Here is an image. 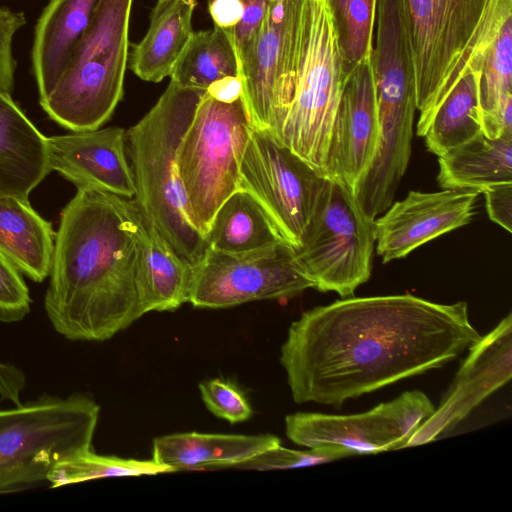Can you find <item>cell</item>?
<instances>
[{"label": "cell", "mask_w": 512, "mask_h": 512, "mask_svg": "<svg viewBox=\"0 0 512 512\" xmlns=\"http://www.w3.org/2000/svg\"><path fill=\"white\" fill-rule=\"evenodd\" d=\"M481 335L468 304L412 294L347 297L293 321L280 350L297 404L342 406L455 360Z\"/></svg>", "instance_id": "1"}, {"label": "cell", "mask_w": 512, "mask_h": 512, "mask_svg": "<svg viewBox=\"0 0 512 512\" xmlns=\"http://www.w3.org/2000/svg\"><path fill=\"white\" fill-rule=\"evenodd\" d=\"M144 219L132 199L81 188L61 212L44 307L71 341H105L142 317L136 273Z\"/></svg>", "instance_id": "2"}, {"label": "cell", "mask_w": 512, "mask_h": 512, "mask_svg": "<svg viewBox=\"0 0 512 512\" xmlns=\"http://www.w3.org/2000/svg\"><path fill=\"white\" fill-rule=\"evenodd\" d=\"M205 92L170 81L156 104L126 133L135 183L132 200L144 221L193 268L203 260L208 245L190 220L176 153Z\"/></svg>", "instance_id": "3"}, {"label": "cell", "mask_w": 512, "mask_h": 512, "mask_svg": "<svg viewBox=\"0 0 512 512\" xmlns=\"http://www.w3.org/2000/svg\"><path fill=\"white\" fill-rule=\"evenodd\" d=\"M413 61L417 135L512 14V0H400Z\"/></svg>", "instance_id": "4"}, {"label": "cell", "mask_w": 512, "mask_h": 512, "mask_svg": "<svg viewBox=\"0 0 512 512\" xmlns=\"http://www.w3.org/2000/svg\"><path fill=\"white\" fill-rule=\"evenodd\" d=\"M133 0H98L52 92L40 105L73 132L99 129L123 97Z\"/></svg>", "instance_id": "5"}, {"label": "cell", "mask_w": 512, "mask_h": 512, "mask_svg": "<svg viewBox=\"0 0 512 512\" xmlns=\"http://www.w3.org/2000/svg\"><path fill=\"white\" fill-rule=\"evenodd\" d=\"M100 406L88 394L44 393L0 409V494L47 482L55 464L92 448Z\"/></svg>", "instance_id": "6"}, {"label": "cell", "mask_w": 512, "mask_h": 512, "mask_svg": "<svg viewBox=\"0 0 512 512\" xmlns=\"http://www.w3.org/2000/svg\"><path fill=\"white\" fill-rule=\"evenodd\" d=\"M252 128L242 97L225 103L205 92L179 143L176 163L190 220L204 238L216 211L240 190Z\"/></svg>", "instance_id": "7"}, {"label": "cell", "mask_w": 512, "mask_h": 512, "mask_svg": "<svg viewBox=\"0 0 512 512\" xmlns=\"http://www.w3.org/2000/svg\"><path fill=\"white\" fill-rule=\"evenodd\" d=\"M343 81L339 52L324 0H303L295 88L279 140L323 177Z\"/></svg>", "instance_id": "8"}, {"label": "cell", "mask_w": 512, "mask_h": 512, "mask_svg": "<svg viewBox=\"0 0 512 512\" xmlns=\"http://www.w3.org/2000/svg\"><path fill=\"white\" fill-rule=\"evenodd\" d=\"M375 241L374 220L364 214L352 191L338 180L325 178L294 254L315 289L347 298L371 276Z\"/></svg>", "instance_id": "9"}, {"label": "cell", "mask_w": 512, "mask_h": 512, "mask_svg": "<svg viewBox=\"0 0 512 512\" xmlns=\"http://www.w3.org/2000/svg\"><path fill=\"white\" fill-rule=\"evenodd\" d=\"M324 181L271 132L252 128L240 162V189L254 197L294 250L301 246Z\"/></svg>", "instance_id": "10"}, {"label": "cell", "mask_w": 512, "mask_h": 512, "mask_svg": "<svg viewBox=\"0 0 512 512\" xmlns=\"http://www.w3.org/2000/svg\"><path fill=\"white\" fill-rule=\"evenodd\" d=\"M303 0H270L251 58L239 75L254 128L278 139L296 82Z\"/></svg>", "instance_id": "11"}, {"label": "cell", "mask_w": 512, "mask_h": 512, "mask_svg": "<svg viewBox=\"0 0 512 512\" xmlns=\"http://www.w3.org/2000/svg\"><path fill=\"white\" fill-rule=\"evenodd\" d=\"M309 288H314L313 281L285 242L239 254L208 249L194 268L189 303L228 308L257 300L289 299Z\"/></svg>", "instance_id": "12"}, {"label": "cell", "mask_w": 512, "mask_h": 512, "mask_svg": "<svg viewBox=\"0 0 512 512\" xmlns=\"http://www.w3.org/2000/svg\"><path fill=\"white\" fill-rule=\"evenodd\" d=\"M454 380L433 415L408 441L407 447L434 441L453 430L512 377V314L508 313L468 349Z\"/></svg>", "instance_id": "13"}, {"label": "cell", "mask_w": 512, "mask_h": 512, "mask_svg": "<svg viewBox=\"0 0 512 512\" xmlns=\"http://www.w3.org/2000/svg\"><path fill=\"white\" fill-rule=\"evenodd\" d=\"M480 193L475 189L409 191L374 220L376 251L382 262L404 258L423 244L468 224Z\"/></svg>", "instance_id": "14"}, {"label": "cell", "mask_w": 512, "mask_h": 512, "mask_svg": "<svg viewBox=\"0 0 512 512\" xmlns=\"http://www.w3.org/2000/svg\"><path fill=\"white\" fill-rule=\"evenodd\" d=\"M377 97L366 59L343 81L325 160V177L346 185L354 194L370 167L378 141Z\"/></svg>", "instance_id": "15"}, {"label": "cell", "mask_w": 512, "mask_h": 512, "mask_svg": "<svg viewBox=\"0 0 512 512\" xmlns=\"http://www.w3.org/2000/svg\"><path fill=\"white\" fill-rule=\"evenodd\" d=\"M47 160L50 171L58 172L77 189L94 188L128 199L135 195L123 128L47 137Z\"/></svg>", "instance_id": "16"}, {"label": "cell", "mask_w": 512, "mask_h": 512, "mask_svg": "<svg viewBox=\"0 0 512 512\" xmlns=\"http://www.w3.org/2000/svg\"><path fill=\"white\" fill-rule=\"evenodd\" d=\"M285 433L293 443L314 448L337 445L354 455L397 450L399 443L377 406L348 415L297 412L285 417Z\"/></svg>", "instance_id": "17"}, {"label": "cell", "mask_w": 512, "mask_h": 512, "mask_svg": "<svg viewBox=\"0 0 512 512\" xmlns=\"http://www.w3.org/2000/svg\"><path fill=\"white\" fill-rule=\"evenodd\" d=\"M50 172L47 137L0 89V197L28 198Z\"/></svg>", "instance_id": "18"}, {"label": "cell", "mask_w": 512, "mask_h": 512, "mask_svg": "<svg viewBox=\"0 0 512 512\" xmlns=\"http://www.w3.org/2000/svg\"><path fill=\"white\" fill-rule=\"evenodd\" d=\"M280 444L271 434L174 433L153 440L152 459L170 472L228 469Z\"/></svg>", "instance_id": "19"}, {"label": "cell", "mask_w": 512, "mask_h": 512, "mask_svg": "<svg viewBox=\"0 0 512 512\" xmlns=\"http://www.w3.org/2000/svg\"><path fill=\"white\" fill-rule=\"evenodd\" d=\"M98 0H50L35 29L32 49L39 101L61 77L74 45L87 27Z\"/></svg>", "instance_id": "20"}, {"label": "cell", "mask_w": 512, "mask_h": 512, "mask_svg": "<svg viewBox=\"0 0 512 512\" xmlns=\"http://www.w3.org/2000/svg\"><path fill=\"white\" fill-rule=\"evenodd\" d=\"M194 268L144 221L139 237L136 286L143 314L174 311L189 302Z\"/></svg>", "instance_id": "21"}, {"label": "cell", "mask_w": 512, "mask_h": 512, "mask_svg": "<svg viewBox=\"0 0 512 512\" xmlns=\"http://www.w3.org/2000/svg\"><path fill=\"white\" fill-rule=\"evenodd\" d=\"M196 0H156L149 28L134 45L129 69L140 79L158 83L170 76L194 31Z\"/></svg>", "instance_id": "22"}, {"label": "cell", "mask_w": 512, "mask_h": 512, "mask_svg": "<svg viewBox=\"0 0 512 512\" xmlns=\"http://www.w3.org/2000/svg\"><path fill=\"white\" fill-rule=\"evenodd\" d=\"M52 224L40 216L28 198L0 197V252L35 282L49 276L54 251Z\"/></svg>", "instance_id": "23"}, {"label": "cell", "mask_w": 512, "mask_h": 512, "mask_svg": "<svg viewBox=\"0 0 512 512\" xmlns=\"http://www.w3.org/2000/svg\"><path fill=\"white\" fill-rule=\"evenodd\" d=\"M443 189H475L512 182V131L496 139L483 132L438 157Z\"/></svg>", "instance_id": "24"}, {"label": "cell", "mask_w": 512, "mask_h": 512, "mask_svg": "<svg viewBox=\"0 0 512 512\" xmlns=\"http://www.w3.org/2000/svg\"><path fill=\"white\" fill-rule=\"evenodd\" d=\"M473 59L479 60L482 132L496 139L512 131V14L484 52Z\"/></svg>", "instance_id": "25"}, {"label": "cell", "mask_w": 512, "mask_h": 512, "mask_svg": "<svg viewBox=\"0 0 512 512\" xmlns=\"http://www.w3.org/2000/svg\"><path fill=\"white\" fill-rule=\"evenodd\" d=\"M208 249L248 253L284 242L260 204L240 189L230 195L216 211L205 235Z\"/></svg>", "instance_id": "26"}, {"label": "cell", "mask_w": 512, "mask_h": 512, "mask_svg": "<svg viewBox=\"0 0 512 512\" xmlns=\"http://www.w3.org/2000/svg\"><path fill=\"white\" fill-rule=\"evenodd\" d=\"M478 82L479 67L470 64L435 111L423 137L438 157L482 132Z\"/></svg>", "instance_id": "27"}, {"label": "cell", "mask_w": 512, "mask_h": 512, "mask_svg": "<svg viewBox=\"0 0 512 512\" xmlns=\"http://www.w3.org/2000/svg\"><path fill=\"white\" fill-rule=\"evenodd\" d=\"M234 49L217 27L194 32L171 74L170 81L181 88L206 91L226 76H239Z\"/></svg>", "instance_id": "28"}, {"label": "cell", "mask_w": 512, "mask_h": 512, "mask_svg": "<svg viewBox=\"0 0 512 512\" xmlns=\"http://www.w3.org/2000/svg\"><path fill=\"white\" fill-rule=\"evenodd\" d=\"M344 79L371 57L377 0H324Z\"/></svg>", "instance_id": "29"}, {"label": "cell", "mask_w": 512, "mask_h": 512, "mask_svg": "<svg viewBox=\"0 0 512 512\" xmlns=\"http://www.w3.org/2000/svg\"><path fill=\"white\" fill-rule=\"evenodd\" d=\"M170 470L151 460L125 459L96 454L92 448L71 455L53 466L47 483L51 488L115 476H140L169 473Z\"/></svg>", "instance_id": "30"}, {"label": "cell", "mask_w": 512, "mask_h": 512, "mask_svg": "<svg viewBox=\"0 0 512 512\" xmlns=\"http://www.w3.org/2000/svg\"><path fill=\"white\" fill-rule=\"evenodd\" d=\"M354 454L337 445H322L308 450H295L281 444L243 461L234 463L228 469L272 470L305 467L332 462Z\"/></svg>", "instance_id": "31"}, {"label": "cell", "mask_w": 512, "mask_h": 512, "mask_svg": "<svg viewBox=\"0 0 512 512\" xmlns=\"http://www.w3.org/2000/svg\"><path fill=\"white\" fill-rule=\"evenodd\" d=\"M377 406L398 439L400 449L406 448L410 438L436 409L430 398L419 390L404 392Z\"/></svg>", "instance_id": "32"}, {"label": "cell", "mask_w": 512, "mask_h": 512, "mask_svg": "<svg viewBox=\"0 0 512 512\" xmlns=\"http://www.w3.org/2000/svg\"><path fill=\"white\" fill-rule=\"evenodd\" d=\"M199 391L206 408L232 424L244 422L253 414L242 391L228 381L219 378L202 381Z\"/></svg>", "instance_id": "33"}, {"label": "cell", "mask_w": 512, "mask_h": 512, "mask_svg": "<svg viewBox=\"0 0 512 512\" xmlns=\"http://www.w3.org/2000/svg\"><path fill=\"white\" fill-rule=\"evenodd\" d=\"M31 301L22 273L0 252V322L23 320L30 312Z\"/></svg>", "instance_id": "34"}, {"label": "cell", "mask_w": 512, "mask_h": 512, "mask_svg": "<svg viewBox=\"0 0 512 512\" xmlns=\"http://www.w3.org/2000/svg\"><path fill=\"white\" fill-rule=\"evenodd\" d=\"M244 1L245 11L242 20L229 40L236 55L238 75L243 72L251 58L270 2V0Z\"/></svg>", "instance_id": "35"}, {"label": "cell", "mask_w": 512, "mask_h": 512, "mask_svg": "<svg viewBox=\"0 0 512 512\" xmlns=\"http://www.w3.org/2000/svg\"><path fill=\"white\" fill-rule=\"evenodd\" d=\"M24 24L23 13L0 7V89L8 93L13 89L16 67L12 41L15 33Z\"/></svg>", "instance_id": "36"}, {"label": "cell", "mask_w": 512, "mask_h": 512, "mask_svg": "<svg viewBox=\"0 0 512 512\" xmlns=\"http://www.w3.org/2000/svg\"><path fill=\"white\" fill-rule=\"evenodd\" d=\"M490 219L512 231V182L492 185L482 191Z\"/></svg>", "instance_id": "37"}, {"label": "cell", "mask_w": 512, "mask_h": 512, "mask_svg": "<svg viewBox=\"0 0 512 512\" xmlns=\"http://www.w3.org/2000/svg\"><path fill=\"white\" fill-rule=\"evenodd\" d=\"M208 11L214 26L230 40L242 20L245 11L244 0H208Z\"/></svg>", "instance_id": "38"}, {"label": "cell", "mask_w": 512, "mask_h": 512, "mask_svg": "<svg viewBox=\"0 0 512 512\" xmlns=\"http://www.w3.org/2000/svg\"><path fill=\"white\" fill-rule=\"evenodd\" d=\"M26 386L24 371L10 362L0 359V398L17 403Z\"/></svg>", "instance_id": "39"}, {"label": "cell", "mask_w": 512, "mask_h": 512, "mask_svg": "<svg viewBox=\"0 0 512 512\" xmlns=\"http://www.w3.org/2000/svg\"><path fill=\"white\" fill-rule=\"evenodd\" d=\"M206 93L216 100L231 103L242 97V84L239 76H226L213 82Z\"/></svg>", "instance_id": "40"}]
</instances>
